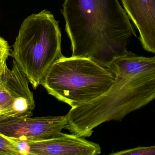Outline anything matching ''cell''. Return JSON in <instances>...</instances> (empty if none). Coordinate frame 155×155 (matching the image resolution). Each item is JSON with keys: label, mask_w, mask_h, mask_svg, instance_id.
Here are the masks:
<instances>
[{"label": "cell", "mask_w": 155, "mask_h": 155, "mask_svg": "<svg viewBox=\"0 0 155 155\" xmlns=\"http://www.w3.org/2000/svg\"><path fill=\"white\" fill-rule=\"evenodd\" d=\"M108 68L114 75L109 88L95 99L72 107L66 115L72 133L89 137L102 124L121 121L155 100V55L140 56L127 51Z\"/></svg>", "instance_id": "cell-1"}, {"label": "cell", "mask_w": 155, "mask_h": 155, "mask_svg": "<svg viewBox=\"0 0 155 155\" xmlns=\"http://www.w3.org/2000/svg\"><path fill=\"white\" fill-rule=\"evenodd\" d=\"M62 13L72 56L89 58L106 68L127 52L134 24L118 0H65Z\"/></svg>", "instance_id": "cell-2"}, {"label": "cell", "mask_w": 155, "mask_h": 155, "mask_svg": "<svg viewBox=\"0 0 155 155\" xmlns=\"http://www.w3.org/2000/svg\"><path fill=\"white\" fill-rule=\"evenodd\" d=\"M61 45L59 21L45 10L24 20L10 56L36 89L51 66L63 56Z\"/></svg>", "instance_id": "cell-3"}, {"label": "cell", "mask_w": 155, "mask_h": 155, "mask_svg": "<svg viewBox=\"0 0 155 155\" xmlns=\"http://www.w3.org/2000/svg\"><path fill=\"white\" fill-rule=\"evenodd\" d=\"M114 79L109 68L89 58L63 56L51 66L41 85L49 94L73 107L103 94Z\"/></svg>", "instance_id": "cell-4"}, {"label": "cell", "mask_w": 155, "mask_h": 155, "mask_svg": "<svg viewBox=\"0 0 155 155\" xmlns=\"http://www.w3.org/2000/svg\"><path fill=\"white\" fill-rule=\"evenodd\" d=\"M29 82L13 60L0 77V117L31 116L35 102Z\"/></svg>", "instance_id": "cell-5"}, {"label": "cell", "mask_w": 155, "mask_h": 155, "mask_svg": "<svg viewBox=\"0 0 155 155\" xmlns=\"http://www.w3.org/2000/svg\"><path fill=\"white\" fill-rule=\"evenodd\" d=\"M67 124L66 115L43 117H0V133L14 142L54 137Z\"/></svg>", "instance_id": "cell-6"}, {"label": "cell", "mask_w": 155, "mask_h": 155, "mask_svg": "<svg viewBox=\"0 0 155 155\" xmlns=\"http://www.w3.org/2000/svg\"><path fill=\"white\" fill-rule=\"evenodd\" d=\"M20 155H97L99 145L74 134L61 133L44 140L15 142Z\"/></svg>", "instance_id": "cell-7"}, {"label": "cell", "mask_w": 155, "mask_h": 155, "mask_svg": "<svg viewBox=\"0 0 155 155\" xmlns=\"http://www.w3.org/2000/svg\"><path fill=\"white\" fill-rule=\"evenodd\" d=\"M144 50L155 54V0H121Z\"/></svg>", "instance_id": "cell-8"}, {"label": "cell", "mask_w": 155, "mask_h": 155, "mask_svg": "<svg viewBox=\"0 0 155 155\" xmlns=\"http://www.w3.org/2000/svg\"><path fill=\"white\" fill-rule=\"evenodd\" d=\"M0 155H20L15 142L1 133Z\"/></svg>", "instance_id": "cell-9"}, {"label": "cell", "mask_w": 155, "mask_h": 155, "mask_svg": "<svg viewBox=\"0 0 155 155\" xmlns=\"http://www.w3.org/2000/svg\"><path fill=\"white\" fill-rule=\"evenodd\" d=\"M112 155H155V145L138 147L110 154Z\"/></svg>", "instance_id": "cell-10"}, {"label": "cell", "mask_w": 155, "mask_h": 155, "mask_svg": "<svg viewBox=\"0 0 155 155\" xmlns=\"http://www.w3.org/2000/svg\"><path fill=\"white\" fill-rule=\"evenodd\" d=\"M10 55V46L8 42L0 36V56Z\"/></svg>", "instance_id": "cell-11"}, {"label": "cell", "mask_w": 155, "mask_h": 155, "mask_svg": "<svg viewBox=\"0 0 155 155\" xmlns=\"http://www.w3.org/2000/svg\"><path fill=\"white\" fill-rule=\"evenodd\" d=\"M10 56V55H5L0 56V77L3 75L8 68L6 64V60Z\"/></svg>", "instance_id": "cell-12"}]
</instances>
